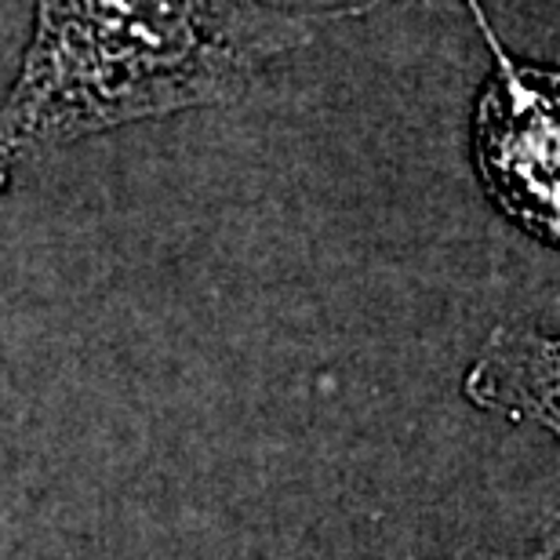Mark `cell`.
<instances>
[{
	"label": "cell",
	"instance_id": "6da1fadb",
	"mask_svg": "<svg viewBox=\"0 0 560 560\" xmlns=\"http://www.w3.org/2000/svg\"><path fill=\"white\" fill-rule=\"evenodd\" d=\"M33 37L0 106V194L40 156L103 131L241 103L288 51L357 8L262 0H33Z\"/></svg>",
	"mask_w": 560,
	"mask_h": 560
},
{
	"label": "cell",
	"instance_id": "7a4b0ae2",
	"mask_svg": "<svg viewBox=\"0 0 560 560\" xmlns=\"http://www.w3.org/2000/svg\"><path fill=\"white\" fill-rule=\"evenodd\" d=\"M383 4V0H375ZM491 48V77L477 98L474 161L488 200L535 241L557 244L560 215V128L557 73L524 66L502 48L480 0H466Z\"/></svg>",
	"mask_w": 560,
	"mask_h": 560
},
{
	"label": "cell",
	"instance_id": "3957f363",
	"mask_svg": "<svg viewBox=\"0 0 560 560\" xmlns=\"http://www.w3.org/2000/svg\"><path fill=\"white\" fill-rule=\"evenodd\" d=\"M463 560H553V546L535 550V553H469Z\"/></svg>",
	"mask_w": 560,
	"mask_h": 560
}]
</instances>
